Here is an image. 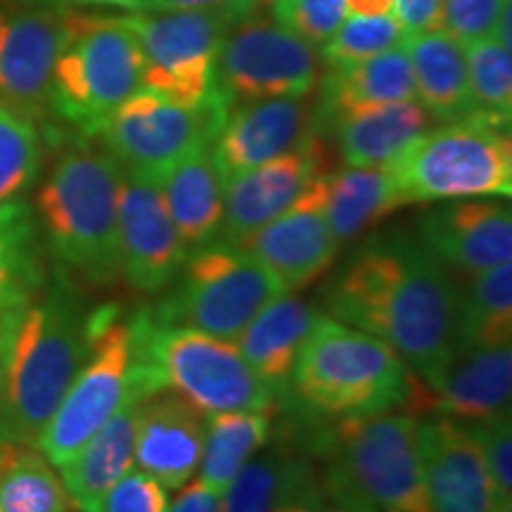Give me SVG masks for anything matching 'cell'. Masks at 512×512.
I'll list each match as a JSON object with an SVG mask.
<instances>
[{
  "mask_svg": "<svg viewBox=\"0 0 512 512\" xmlns=\"http://www.w3.org/2000/svg\"><path fill=\"white\" fill-rule=\"evenodd\" d=\"M458 302L448 266L401 230L361 242L323 292L328 316L389 344L425 387L456 354Z\"/></svg>",
  "mask_w": 512,
  "mask_h": 512,
  "instance_id": "cell-1",
  "label": "cell"
},
{
  "mask_svg": "<svg viewBox=\"0 0 512 512\" xmlns=\"http://www.w3.org/2000/svg\"><path fill=\"white\" fill-rule=\"evenodd\" d=\"M91 313L74 273L55 264L34 302L0 316V439L36 448L91 349Z\"/></svg>",
  "mask_w": 512,
  "mask_h": 512,
  "instance_id": "cell-2",
  "label": "cell"
},
{
  "mask_svg": "<svg viewBox=\"0 0 512 512\" xmlns=\"http://www.w3.org/2000/svg\"><path fill=\"white\" fill-rule=\"evenodd\" d=\"M320 486L342 512H430L420 451V418L389 411L335 420L316 439Z\"/></svg>",
  "mask_w": 512,
  "mask_h": 512,
  "instance_id": "cell-3",
  "label": "cell"
},
{
  "mask_svg": "<svg viewBox=\"0 0 512 512\" xmlns=\"http://www.w3.org/2000/svg\"><path fill=\"white\" fill-rule=\"evenodd\" d=\"M91 138L62 152L36 195V219L57 264L93 285L119 273V197L126 169Z\"/></svg>",
  "mask_w": 512,
  "mask_h": 512,
  "instance_id": "cell-4",
  "label": "cell"
},
{
  "mask_svg": "<svg viewBox=\"0 0 512 512\" xmlns=\"http://www.w3.org/2000/svg\"><path fill=\"white\" fill-rule=\"evenodd\" d=\"M420 384L382 339L320 313L299 354L290 396L332 420L368 418L413 403Z\"/></svg>",
  "mask_w": 512,
  "mask_h": 512,
  "instance_id": "cell-5",
  "label": "cell"
},
{
  "mask_svg": "<svg viewBox=\"0 0 512 512\" xmlns=\"http://www.w3.org/2000/svg\"><path fill=\"white\" fill-rule=\"evenodd\" d=\"M133 380L140 396L176 392L204 413L273 411L278 396L254 373L238 344L131 313Z\"/></svg>",
  "mask_w": 512,
  "mask_h": 512,
  "instance_id": "cell-6",
  "label": "cell"
},
{
  "mask_svg": "<svg viewBox=\"0 0 512 512\" xmlns=\"http://www.w3.org/2000/svg\"><path fill=\"white\" fill-rule=\"evenodd\" d=\"M64 38L50 79V117L98 138L114 112L143 88V53L121 17L62 12Z\"/></svg>",
  "mask_w": 512,
  "mask_h": 512,
  "instance_id": "cell-7",
  "label": "cell"
},
{
  "mask_svg": "<svg viewBox=\"0 0 512 512\" xmlns=\"http://www.w3.org/2000/svg\"><path fill=\"white\" fill-rule=\"evenodd\" d=\"M387 166L406 204L510 197V128L477 117L448 121Z\"/></svg>",
  "mask_w": 512,
  "mask_h": 512,
  "instance_id": "cell-8",
  "label": "cell"
},
{
  "mask_svg": "<svg viewBox=\"0 0 512 512\" xmlns=\"http://www.w3.org/2000/svg\"><path fill=\"white\" fill-rule=\"evenodd\" d=\"M285 294L278 278L238 245L216 240L188 254L176 280L164 290L155 323L178 325L235 342L252 318Z\"/></svg>",
  "mask_w": 512,
  "mask_h": 512,
  "instance_id": "cell-9",
  "label": "cell"
},
{
  "mask_svg": "<svg viewBox=\"0 0 512 512\" xmlns=\"http://www.w3.org/2000/svg\"><path fill=\"white\" fill-rule=\"evenodd\" d=\"M143 399L133 380L131 316L119 304L93 306L91 349L36 448L60 467L128 401Z\"/></svg>",
  "mask_w": 512,
  "mask_h": 512,
  "instance_id": "cell-10",
  "label": "cell"
},
{
  "mask_svg": "<svg viewBox=\"0 0 512 512\" xmlns=\"http://www.w3.org/2000/svg\"><path fill=\"white\" fill-rule=\"evenodd\" d=\"M121 22L143 53V88L164 98L200 105L216 93V62L238 19L216 12H133Z\"/></svg>",
  "mask_w": 512,
  "mask_h": 512,
  "instance_id": "cell-11",
  "label": "cell"
},
{
  "mask_svg": "<svg viewBox=\"0 0 512 512\" xmlns=\"http://www.w3.org/2000/svg\"><path fill=\"white\" fill-rule=\"evenodd\" d=\"M230 105L221 93L200 105H183L147 88H138L98 138L126 171L164 174L171 164L219 136Z\"/></svg>",
  "mask_w": 512,
  "mask_h": 512,
  "instance_id": "cell-12",
  "label": "cell"
},
{
  "mask_svg": "<svg viewBox=\"0 0 512 512\" xmlns=\"http://www.w3.org/2000/svg\"><path fill=\"white\" fill-rule=\"evenodd\" d=\"M318 48L273 19L247 15L230 27L216 62V91L230 107L311 95L320 79Z\"/></svg>",
  "mask_w": 512,
  "mask_h": 512,
  "instance_id": "cell-13",
  "label": "cell"
},
{
  "mask_svg": "<svg viewBox=\"0 0 512 512\" xmlns=\"http://www.w3.org/2000/svg\"><path fill=\"white\" fill-rule=\"evenodd\" d=\"M119 273L145 294H162L176 280L190 249L178 233L157 174L126 171L119 197Z\"/></svg>",
  "mask_w": 512,
  "mask_h": 512,
  "instance_id": "cell-14",
  "label": "cell"
},
{
  "mask_svg": "<svg viewBox=\"0 0 512 512\" xmlns=\"http://www.w3.org/2000/svg\"><path fill=\"white\" fill-rule=\"evenodd\" d=\"M323 174H330V145L328 136L313 124L297 147L228 178L219 240L238 245L254 235Z\"/></svg>",
  "mask_w": 512,
  "mask_h": 512,
  "instance_id": "cell-15",
  "label": "cell"
},
{
  "mask_svg": "<svg viewBox=\"0 0 512 512\" xmlns=\"http://www.w3.org/2000/svg\"><path fill=\"white\" fill-rule=\"evenodd\" d=\"M328 174L313 178L302 195L271 223L249 235L238 247L259 259L285 292L304 290L335 261L339 242L325 216Z\"/></svg>",
  "mask_w": 512,
  "mask_h": 512,
  "instance_id": "cell-16",
  "label": "cell"
},
{
  "mask_svg": "<svg viewBox=\"0 0 512 512\" xmlns=\"http://www.w3.org/2000/svg\"><path fill=\"white\" fill-rule=\"evenodd\" d=\"M62 38V12L0 8V102L36 124L50 117V79Z\"/></svg>",
  "mask_w": 512,
  "mask_h": 512,
  "instance_id": "cell-17",
  "label": "cell"
},
{
  "mask_svg": "<svg viewBox=\"0 0 512 512\" xmlns=\"http://www.w3.org/2000/svg\"><path fill=\"white\" fill-rule=\"evenodd\" d=\"M420 451L430 512H512L498 503L470 425L437 413L420 418Z\"/></svg>",
  "mask_w": 512,
  "mask_h": 512,
  "instance_id": "cell-18",
  "label": "cell"
},
{
  "mask_svg": "<svg viewBox=\"0 0 512 512\" xmlns=\"http://www.w3.org/2000/svg\"><path fill=\"white\" fill-rule=\"evenodd\" d=\"M418 238L453 271L512 264V211L501 200H451L420 216Z\"/></svg>",
  "mask_w": 512,
  "mask_h": 512,
  "instance_id": "cell-19",
  "label": "cell"
},
{
  "mask_svg": "<svg viewBox=\"0 0 512 512\" xmlns=\"http://www.w3.org/2000/svg\"><path fill=\"white\" fill-rule=\"evenodd\" d=\"M209 415L176 392H157L138 403L133 465L166 491L181 489L197 472Z\"/></svg>",
  "mask_w": 512,
  "mask_h": 512,
  "instance_id": "cell-20",
  "label": "cell"
},
{
  "mask_svg": "<svg viewBox=\"0 0 512 512\" xmlns=\"http://www.w3.org/2000/svg\"><path fill=\"white\" fill-rule=\"evenodd\" d=\"M316 117L311 95L271 98L230 107L219 136L211 143L223 178L268 162L299 145Z\"/></svg>",
  "mask_w": 512,
  "mask_h": 512,
  "instance_id": "cell-21",
  "label": "cell"
},
{
  "mask_svg": "<svg viewBox=\"0 0 512 512\" xmlns=\"http://www.w3.org/2000/svg\"><path fill=\"white\" fill-rule=\"evenodd\" d=\"M425 389L434 413L465 425L510 413L512 347H460Z\"/></svg>",
  "mask_w": 512,
  "mask_h": 512,
  "instance_id": "cell-22",
  "label": "cell"
},
{
  "mask_svg": "<svg viewBox=\"0 0 512 512\" xmlns=\"http://www.w3.org/2000/svg\"><path fill=\"white\" fill-rule=\"evenodd\" d=\"M318 316L316 306L285 292L256 313L235 339L245 361L278 399H290L294 368Z\"/></svg>",
  "mask_w": 512,
  "mask_h": 512,
  "instance_id": "cell-23",
  "label": "cell"
},
{
  "mask_svg": "<svg viewBox=\"0 0 512 512\" xmlns=\"http://www.w3.org/2000/svg\"><path fill=\"white\" fill-rule=\"evenodd\" d=\"M401 100H415L411 60L403 46L384 50L368 60L328 64L320 79L313 124L325 128L332 119L347 112L370 110Z\"/></svg>",
  "mask_w": 512,
  "mask_h": 512,
  "instance_id": "cell-24",
  "label": "cell"
},
{
  "mask_svg": "<svg viewBox=\"0 0 512 512\" xmlns=\"http://www.w3.org/2000/svg\"><path fill=\"white\" fill-rule=\"evenodd\" d=\"M166 207L185 247L200 249L219 240L226 209V178L211 145H202L159 174Z\"/></svg>",
  "mask_w": 512,
  "mask_h": 512,
  "instance_id": "cell-25",
  "label": "cell"
},
{
  "mask_svg": "<svg viewBox=\"0 0 512 512\" xmlns=\"http://www.w3.org/2000/svg\"><path fill=\"white\" fill-rule=\"evenodd\" d=\"M432 121L418 100H401L347 112L320 131L335 136L339 155L347 166H387L425 136Z\"/></svg>",
  "mask_w": 512,
  "mask_h": 512,
  "instance_id": "cell-26",
  "label": "cell"
},
{
  "mask_svg": "<svg viewBox=\"0 0 512 512\" xmlns=\"http://www.w3.org/2000/svg\"><path fill=\"white\" fill-rule=\"evenodd\" d=\"M138 403L140 399L121 406L67 463L57 467L74 510L100 512L114 484L133 470Z\"/></svg>",
  "mask_w": 512,
  "mask_h": 512,
  "instance_id": "cell-27",
  "label": "cell"
},
{
  "mask_svg": "<svg viewBox=\"0 0 512 512\" xmlns=\"http://www.w3.org/2000/svg\"><path fill=\"white\" fill-rule=\"evenodd\" d=\"M413 69V95L434 121L470 117L465 48L444 29L403 38Z\"/></svg>",
  "mask_w": 512,
  "mask_h": 512,
  "instance_id": "cell-28",
  "label": "cell"
},
{
  "mask_svg": "<svg viewBox=\"0 0 512 512\" xmlns=\"http://www.w3.org/2000/svg\"><path fill=\"white\" fill-rule=\"evenodd\" d=\"M48 245L29 202L0 204V316L34 302L48 283Z\"/></svg>",
  "mask_w": 512,
  "mask_h": 512,
  "instance_id": "cell-29",
  "label": "cell"
},
{
  "mask_svg": "<svg viewBox=\"0 0 512 512\" xmlns=\"http://www.w3.org/2000/svg\"><path fill=\"white\" fill-rule=\"evenodd\" d=\"M406 207L389 166H344L328 174L325 216L339 247Z\"/></svg>",
  "mask_w": 512,
  "mask_h": 512,
  "instance_id": "cell-30",
  "label": "cell"
},
{
  "mask_svg": "<svg viewBox=\"0 0 512 512\" xmlns=\"http://www.w3.org/2000/svg\"><path fill=\"white\" fill-rule=\"evenodd\" d=\"M273 432V411H223L207 418V437L200 460V482L223 491L261 448Z\"/></svg>",
  "mask_w": 512,
  "mask_h": 512,
  "instance_id": "cell-31",
  "label": "cell"
},
{
  "mask_svg": "<svg viewBox=\"0 0 512 512\" xmlns=\"http://www.w3.org/2000/svg\"><path fill=\"white\" fill-rule=\"evenodd\" d=\"M512 339V264L475 273L460 285L458 347H501Z\"/></svg>",
  "mask_w": 512,
  "mask_h": 512,
  "instance_id": "cell-32",
  "label": "cell"
},
{
  "mask_svg": "<svg viewBox=\"0 0 512 512\" xmlns=\"http://www.w3.org/2000/svg\"><path fill=\"white\" fill-rule=\"evenodd\" d=\"M55 465L34 446H15L0 465V512H72Z\"/></svg>",
  "mask_w": 512,
  "mask_h": 512,
  "instance_id": "cell-33",
  "label": "cell"
},
{
  "mask_svg": "<svg viewBox=\"0 0 512 512\" xmlns=\"http://www.w3.org/2000/svg\"><path fill=\"white\" fill-rule=\"evenodd\" d=\"M470 117L508 126L512 119V46L489 36L465 48Z\"/></svg>",
  "mask_w": 512,
  "mask_h": 512,
  "instance_id": "cell-34",
  "label": "cell"
},
{
  "mask_svg": "<svg viewBox=\"0 0 512 512\" xmlns=\"http://www.w3.org/2000/svg\"><path fill=\"white\" fill-rule=\"evenodd\" d=\"M41 164L38 124L0 102V204L27 192L41 174Z\"/></svg>",
  "mask_w": 512,
  "mask_h": 512,
  "instance_id": "cell-35",
  "label": "cell"
},
{
  "mask_svg": "<svg viewBox=\"0 0 512 512\" xmlns=\"http://www.w3.org/2000/svg\"><path fill=\"white\" fill-rule=\"evenodd\" d=\"M292 453L283 441L261 448L221 494L219 512H271Z\"/></svg>",
  "mask_w": 512,
  "mask_h": 512,
  "instance_id": "cell-36",
  "label": "cell"
},
{
  "mask_svg": "<svg viewBox=\"0 0 512 512\" xmlns=\"http://www.w3.org/2000/svg\"><path fill=\"white\" fill-rule=\"evenodd\" d=\"M403 31L392 15L382 17H347L337 34L320 48V60L328 64H349L368 60L403 46Z\"/></svg>",
  "mask_w": 512,
  "mask_h": 512,
  "instance_id": "cell-37",
  "label": "cell"
},
{
  "mask_svg": "<svg viewBox=\"0 0 512 512\" xmlns=\"http://www.w3.org/2000/svg\"><path fill=\"white\" fill-rule=\"evenodd\" d=\"M273 22L313 48H323L347 19L344 0H271Z\"/></svg>",
  "mask_w": 512,
  "mask_h": 512,
  "instance_id": "cell-38",
  "label": "cell"
},
{
  "mask_svg": "<svg viewBox=\"0 0 512 512\" xmlns=\"http://www.w3.org/2000/svg\"><path fill=\"white\" fill-rule=\"evenodd\" d=\"M512 0H441V29L467 48L496 34Z\"/></svg>",
  "mask_w": 512,
  "mask_h": 512,
  "instance_id": "cell-39",
  "label": "cell"
},
{
  "mask_svg": "<svg viewBox=\"0 0 512 512\" xmlns=\"http://www.w3.org/2000/svg\"><path fill=\"white\" fill-rule=\"evenodd\" d=\"M482 448V456L494 484L496 498L503 508L512 510V422L510 413L494 420L470 425Z\"/></svg>",
  "mask_w": 512,
  "mask_h": 512,
  "instance_id": "cell-40",
  "label": "cell"
},
{
  "mask_svg": "<svg viewBox=\"0 0 512 512\" xmlns=\"http://www.w3.org/2000/svg\"><path fill=\"white\" fill-rule=\"evenodd\" d=\"M328 508L330 503L323 494L313 460L294 451L271 512H328Z\"/></svg>",
  "mask_w": 512,
  "mask_h": 512,
  "instance_id": "cell-41",
  "label": "cell"
},
{
  "mask_svg": "<svg viewBox=\"0 0 512 512\" xmlns=\"http://www.w3.org/2000/svg\"><path fill=\"white\" fill-rule=\"evenodd\" d=\"M166 508L169 498L164 486L143 470H128L102 501L100 512H166Z\"/></svg>",
  "mask_w": 512,
  "mask_h": 512,
  "instance_id": "cell-42",
  "label": "cell"
},
{
  "mask_svg": "<svg viewBox=\"0 0 512 512\" xmlns=\"http://www.w3.org/2000/svg\"><path fill=\"white\" fill-rule=\"evenodd\" d=\"M392 17L403 36H418L441 29V0H394Z\"/></svg>",
  "mask_w": 512,
  "mask_h": 512,
  "instance_id": "cell-43",
  "label": "cell"
},
{
  "mask_svg": "<svg viewBox=\"0 0 512 512\" xmlns=\"http://www.w3.org/2000/svg\"><path fill=\"white\" fill-rule=\"evenodd\" d=\"M259 0H145V10L152 12H216L233 19L252 15Z\"/></svg>",
  "mask_w": 512,
  "mask_h": 512,
  "instance_id": "cell-44",
  "label": "cell"
},
{
  "mask_svg": "<svg viewBox=\"0 0 512 512\" xmlns=\"http://www.w3.org/2000/svg\"><path fill=\"white\" fill-rule=\"evenodd\" d=\"M181 494L176 496V501L166 508V512H219L221 494L219 491L209 489L207 484L195 479L181 486Z\"/></svg>",
  "mask_w": 512,
  "mask_h": 512,
  "instance_id": "cell-45",
  "label": "cell"
},
{
  "mask_svg": "<svg viewBox=\"0 0 512 512\" xmlns=\"http://www.w3.org/2000/svg\"><path fill=\"white\" fill-rule=\"evenodd\" d=\"M351 17H382L392 15L394 0H344Z\"/></svg>",
  "mask_w": 512,
  "mask_h": 512,
  "instance_id": "cell-46",
  "label": "cell"
},
{
  "mask_svg": "<svg viewBox=\"0 0 512 512\" xmlns=\"http://www.w3.org/2000/svg\"><path fill=\"white\" fill-rule=\"evenodd\" d=\"M69 3H81V5H112V8H121V10L145 12V0H69Z\"/></svg>",
  "mask_w": 512,
  "mask_h": 512,
  "instance_id": "cell-47",
  "label": "cell"
},
{
  "mask_svg": "<svg viewBox=\"0 0 512 512\" xmlns=\"http://www.w3.org/2000/svg\"><path fill=\"white\" fill-rule=\"evenodd\" d=\"M17 444H10V441H3L0 439V465L5 463V460H8V456L12 453V448H15Z\"/></svg>",
  "mask_w": 512,
  "mask_h": 512,
  "instance_id": "cell-48",
  "label": "cell"
},
{
  "mask_svg": "<svg viewBox=\"0 0 512 512\" xmlns=\"http://www.w3.org/2000/svg\"><path fill=\"white\" fill-rule=\"evenodd\" d=\"M328 512H339L337 508H332V505H330V508H328Z\"/></svg>",
  "mask_w": 512,
  "mask_h": 512,
  "instance_id": "cell-49",
  "label": "cell"
},
{
  "mask_svg": "<svg viewBox=\"0 0 512 512\" xmlns=\"http://www.w3.org/2000/svg\"><path fill=\"white\" fill-rule=\"evenodd\" d=\"M339 512H342V510H339Z\"/></svg>",
  "mask_w": 512,
  "mask_h": 512,
  "instance_id": "cell-50",
  "label": "cell"
}]
</instances>
